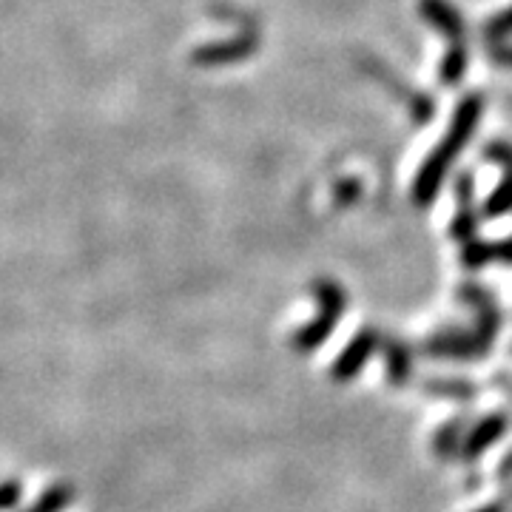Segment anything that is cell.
Masks as SVG:
<instances>
[{"label": "cell", "mask_w": 512, "mask_h": 512, "mask_svg": "<svg viewBox=\"0 0 512 512\" xmlns=\"http://www.w3.org/2000/svg\"><path fill=\"white\" fill-rule=\"evenodd\" d=\"M481 114H484V94H464L456 111H453V117H450V126H447L444 137L439 140V146L424 157L419 174L413 180L410 200H413L416 208H430L436 202L441 185H444L447 174H450V168L461 157V151L470 143V137L476 134Z\"/></svg>", "instance_id": "obj_1"}, {"label": "cell", "mask_w": 512, "mask_h": 512, "mask_svg": "<svg viewBox=\"0 0 512 512\" xmlns=\"http://www.w3.org/2000/svg\"><path fill=\"white\" fill-rule=\"evenodd\" d=\"M311 293L319 305V311L311 322H305L302 328L291 336V348L296 353H313L316 348H322L333 336V330L339 325V319L348 311V291L336 282V279H313Z\"/></svg>", "instance_id": "obj_2"}, {"label": "cell", "mask_w": 512, "mask_h": 512, "mask_svg": "<svg viewBox=\"0 0 512 512\" xmlns=\"http://www.w3.org/2000/svg\"><path fill=\"white\" fill-rule=\"evenodd\" d=\"M495 339L476 325L470 328H439L421 339V356L441 362H481L493 350Z\"/></svg>", "instance_id": "obj_3"}, {"label": "cell", "mask_w": 512, "mask_h": 512, "mask_svg": "<svg viewBox=\"0 0 512 512\" xmlns=\"http://www.w3.org/2000/svg\"><path fill=\"white\" fill-rule=\"evenodd\" d=\"M379 348H382V333H379V328H373V325L359 328L356 330V336L342 348V353L333 359V365H330V379L336 384L353 382V379L365 370L367 362L379 353Z\"/></svg>", "instance_id": "obj_4"}, {"label": "cell", "mask_w": 512, "mask_h": 512, "mask_svg": "<svg viewBox=\"0 0 512 512\" xmlns=\"http://www.w3.org/2000/svg\"><path fill=\"white\" fill-rule=\"evenodd\" d=\"M256 49H259V32L251 26V20H245V23H242V32H239L237 37L197 46L191 60H194L197 66H228V63L248 60Z\"/></svg>", "instance_id": "obj_5"}, {"label": "cell", "mask_w": 512, "mask_h": 512, "mask_svg": "<svg viewBox=\"0 0 512 512\" xmlns=\"http://www.w3.org/2000/svg\"><path fill=\"white\" fill-rule=\"evenodd\" d=\"M510 433V416L507 413H490L484 419L473 421L467 427V436H464V444H461V453L458 458L464 464H476L478 458L484 456L493 444L504 439Z\"/></svg>", "instance_id": "obj_6"}, {"label": "cell", "mask_w": 512, "mask_h": 512, "mask_svg": "<svg viewBox=\"0 0 512 512\" xmlns=\"http://www.w3.org/2000/svg\"><path fill=\"white\" fill-rule=\"evenodd\" d=\"M458 302H464L470 311H473V325L478 330H484L487 336H498V330L504 325V313L498 308V302H495V296L487 288H481L478 282H461L458 285Z\"/></svg>", "instance_id": "obj_7"}, {"label": "cell", "mask_w": 512, "mask_h": 512, "mask_svg": "<svg viewBox=\"0 0 512 512\" xmlns=\"http://www.w3.org/2000/svg\"><path fill=\"white\" fill-rule=\"evenodd\" d=\"M382 362H384V382L390 387H407L413 382L416 373V353L413 348L399 339V336H382Z\"/></svg>", "instance_id": "obj_8"}, {"label": "cell", "mask_w": 512, "mask_h": 512, "mask_svg": "<svg viewBox=\"0 0 512 512\" xmlns=\"http://www.w3.org/2000/svg\"><path fill=\"white\" fill-rule=\"evenodd\" d=\"M419 15L447 37V43H467V23L450 0H419Z\"/></svg>", "instance_id": "obj_9"}, {"label": "cell", "mask_w": 512, "mask_h": 512, "mask_svg": "<svg viewBox=\"0 0 512 512\" xmlns=\"http://www.w3.org/2000/svg\"><path fill=\"white\" fill-rule=\"evenodd\" d=\"M467 427H470V419L467 416H453L441 424L439 430L433 433V441H430V450L439 461H453L461 453V444H464V436H467Z\"/></svg>", "instance_id": "obj_10"}, {"label": "cell", "mask_w": 512, "mask_h": 512, "mask_svg": "<svg viewBox=\"0 0 512 512\" xmlns=\"http://www.w3.org/2000/svg\"><path fill=\"white\" fill-rule=\"evenodd\" d=\"M424 393H430L433 399L441 402H473L476 399V384L467 382V379H427L421 384Z\"/></svg>", "instance_id": "obj_11"}, {"label": "cell", "mask_w": 512, "mask_h": 512, "mask_svg": "<svg viewBox=\"0 0 512 512\" xmlns=\"http://www.w3.org/2000/svg\"><path fill=\"white\" fill-rule=\"evenodd\" d=\"M467 66H470L467 43H447V52H444V60H441L439 66L441 86L456 89L458 83L464 80V74H467Z\"/></svg>", "instance_id": "obj_12"}, {"label": "cell", "mask_w": 512, "mask_h": 512, "mask_svg": "<svg viewBox=\"0 0 512 512\" xmlns=\"http://www.w3.org/2000/svg\"><path fill=\"white\" fill-rule=\"evenodd\" d=\"M512 211V171H504L501 180L493 191L487 194V200L481 205V220H498Z\"/></svg>", "instance_id": "obj_13"}, {"label": "cell", "mask_w": 512, "mask_h": 512, "mask_svg": "<svg viewBox=\"0 0 512 512\" xmlns=\"http://www.w3.org/2000/svg\"><path fill=\"white\" fill-rule=\"evenodd\" d=\"M74 487L72 484H52L43 493L37 495V501L23 512H63L66 507H72Z\"/></svg>", "instance_id": "obj_14"}, {"label": "cell", "mask_w": 512, "mask_h": 512, "mask_svg": "<svg viewBox=\"0 0 512 512\" xmlns=\"http://www.w3.org/2000/svg\"><path fill=\"white\" fill-rule=\"evenodd\" d=\"M461 265L467 271H484L487 265H493V242L481 239V234L470 242H464L461 245Z\"/></svg>", "instance_id": "obj_15"}, {"label": "cell", "mask_w": 512, "mask_h": 512, "mask_svg": "<svg viewBox=\"0 0 512 512\" xmlns=\"http://www.w3.org/2000/svg\"><path fill=\"white\" fill-rule=\"evenodd\" d=\"M478 225H481V211H478L476 205L456 208V217L450 222V237L464 245V242L478 237Z\"/></svg>", "instance_id": "obj_16"}, {"label": "cell", "mask_w": 512, "mask_h": 512, "mask_svg": "<svg viewBox=\"0 0 512 512\" xmlns=\"http://www.w3.org/2000/svg\"><path fill=\"white\" fill-rule=\"evenodd\" d=\"M512 35V6H507L504 12H498L493 18L487 20V26H484V37L490 40V43H501L504 37Z\"/></svg>", "instance_id": "obj_17"}, {"label": "cell", "mask_w": 512, "mask_h": 512, "mask_svg": "<svg viewBox=\"0 0 512 512\" xmlns=\"http://www.w3.org/2000/svg\"><path fill=\"white\" fill-rule=\"evenodd\" d=\"M453 194H456V208H467V205H476L473 194H476V180L470 171H461L453 185Z\"/></svg>", "instance_id": "obj_18"}, {"label": "cell", "mask_w": 512, "mask_h": 512, "mask_svg": "<svg viewBox=\"0 0 512 512\" xmlns=\"http://www.w3.org/2000/svg\"><path fill=\"white\" fill-rule=\"evenodd\" d=\"M484 157H487L490 163L501 165V171H512L510 143H504V140H493V143H487V146H484Z\"/></svg>", "instance_id": "obj_19"}, {"label": "cell", "mask_w": 512, "mask_h": 512, "mask_svg": "<svg viewBox=\"0 0 512 512\" xmlns=\"http://www.w3.org/2000/svg\"><path fill=\"white\" fill-rule=\"evenodd\" d=\"M362 197V185L356 183V180H339V183L333 185V202L336 205H342V208H348L353 202H359Z\"/></svg>", "instance_id": "obj_20"}, {"label": "cell", "mask_w": 512, "mask_h": 512, "mask_svg": "<svg viewBox=\"0 0 512 512\" xmlns=\"http://www.w3.org/2000/svg\"><path fill=\"white\" fill-rule=\"evenodd\" d=\"M20 498H23V484L20 481H15V478L0 481V512L15 510L20 504Z\"/></svg>", "instance_id": "obj_21"}, {"label": "cell", "mask_w": 512, "mask_h": 512, "mask_svg": "<svg viewBox=\"0 0 512 512\" xmlns=\"http://www.w3.org/2000/svg\"><path fill=\"white\" fill-rule=\"evenodd\" d=\"M493 262L512 268V237H504L493 242Z\"/></svg>", "instance_id": "obj_22"}, {"label": "cell", "mask_w": 512, "mask_h": 512, "mask_svg": "<svg viewBox=\"0 0 512 512\" xmlns=\"http://www.w3.org/2000/svg\"><path fill=\"white\" fill-rule=\"evenodd\" d=\"M495 481H498L501 487H510L512 484V450L501 458V464H498V470H495Z\"/></svg>", "instance_id": "obj_23"}, {"label": "cell", "mask_w": 512, "mask_h": 512, "mask_svg": "<svg viewBox=\"0 0 512 512\" xmlns=\"http://www.w3.org/2000/svg\"><path fill=\"white\" fill-rule=\"evenodd\" d=\"M490 60H493L495 66L512 69V46H493L490 49Z\"/></svg>", "instance_id": "obj_24"}, {"label": "cell", "mask_w": 512, "mask_h": 512, "mask_svg": "<svg viewBox=\"0 0 512 512\" xmlns=\"http://www.w3.org/2000/svg\"><path fill=\"white\" fill-rule=\"evenodd\" d=\"M512 510V504L501 495V498H493V501H487L484 507H478V510L473 512H510Z\"/></svg>", "instance_id": "obj_25"}, {"label": "cell", "mask_w": 512, "mask_h": 512, "mask_svg": "<svg viewBox=\"0 0 512 512\" xmlns=\"http://www.w3.org/2000/svg\"><path fill=\"white\" fill-rule=\"evenodd\" d=\"M504 498H507V501L512 504V484H510V487H504Z\"/></svg>", "instance_id": "obj_26"}]
</instances>
